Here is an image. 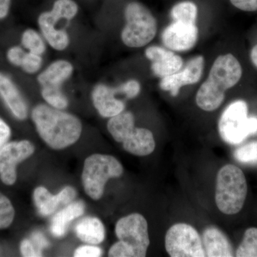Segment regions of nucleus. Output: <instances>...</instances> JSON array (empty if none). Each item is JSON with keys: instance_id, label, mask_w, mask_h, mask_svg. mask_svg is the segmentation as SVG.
Here are the masks:
<instances>
[{"instance_id": "423d86ee", "label": "nucleus", "mask_w": 257, "mask_h": 257, "mask_svg": "<svg viewBox=\"0 0 257 257\" xmlns=\"http://www.w3.org/2000/svg\"><path fill=\"white\" fill-rule=\"evenodd\" d=\"M125 25L121 40L126 47L140 48L154 40L157 32L156 19L145 5L131 2L124 10Z\"/></svg>"}, {"instance_id": "4468645a", "label": "nucleus", "mask_w": 257, "mask_h": 257, "mask_svg": "<svg viewBox=\"0 0 257 257\" xmlns=\"http://www.w3.org/2000/svg\"><path fill=\"white\" fill-rule=\"evenodd\" d=\"M77 192L73 187H64L56 195L51 194L45 187H39L33 193V200L39 213L42 216L53 214L60 205H67L73 202Z\"/></svg>"}, {"instance_id": "ddd939ff", "label": "nucleus", "mask_w": 257, "mask_h": 257, "mask_svg": "<svg viewBox=\"0 0 257 257\" xmlns=\"http://www.w3.org/2000/svg\"><path fill=\"white\" fill-rule=\"evenodd\" d=\"M145 56L151 61L152 72L157 77L163 78L181 70L183 60L173 51L159 46H150L145 50Z\"/></svg>"}, {"instance_id": "6ab92c4d", "label": "nucleus", "mask_w": 257, "mask_h": 257, "mask_svg": "<svg viewBox=\"0 0 257 257\" xmlns=\"http://www.w3.org/2000/svg\"><path fill=\"white\" fill-rule=\"evenodd\" d=\"M202 242L206 256L231 257L234 256V250L227 236L214 226L204 230Z\"/></svg>"}, {"instance_id": "393cba45", "label": "nucleus", "mask_w": 257, "mask_h": 257, "mask_svg": "<svg viewBox=\"0 0 257 257\" xmlns=\"http://www.w3.org/2000/svg\"><path fill=\"white\" fill-rule=\"evenodd\" d=\"M235 256L257 257V228L251 227L246 230Z\"/></svg>"}, {"instance_id": "7c9ffc66", "label": "nucleus", "mask_w": 257, "mask_h": 257, "mask_svg": "<svg viewBox=\"0 0 257 257\" xmlns=\"http://www.w3.org/2000/svg\"><path fill=\"white\" fill-rule=\"evenodd\" d=\"M26 52L24 50L23 47L20 46H14L10 47L7 52V58L10 64L15 67H21L24 57H25Z\"/></svg>"}, {"instance_id": "f257e3e1", "label": "nucleus", "mask_w": 257, "mask_h": 257, "mask_svg": "<svg viewBox=\"0 0 257 257\" xmlns=\"http://www.w3.org/2000/svg\"><path fill=\"white\" fill-rule=\"evenodd\" d=\"M31 116L40 138L54 150L67 148L80 138L82 123L73 114L40 104L32 109Z\"/></svg>"}, {"instance_id": "20e7f679", "label": "nucleus", "mask_w": 257, "mask_h": 257, "mask_svg": "<svg viewBox=\"0 0 257 257\" xmlns=\"http://www.w3.org/2000/svg\"><path fill=\"white\" fill-rule=\"evenodd\" d=\"M107 130L115 141L122 143L124 150L132 155L145 157L155 151L153 134L148 128L135 127V116L130 111L109 118Z\"/></svg>"}, {"instance_id": "c85d7f7f", "label": "nucleus", "mask_w": 257, "mask_h": 257, "mask_svg": "<svg viewBox=\"0 0 257 257\" xmlns=\"http://www.w3.org/2000/svg\"><path fill=\"white\" fill-rule=\"evenodd\" d=\"M43 64L42 55L28 52L24 57L21 68L24 72L30 74L37 73L42 68Z\"/></svg>"}, {"instance_id": "9d476101", "label": "nucleus", "mask_w": 257, "mask_h": 257, "mask_svg": "<svg viewBox=\"0 0 257 257\" xmlns=\"http://www.w3.org/2000/svg\"><path fill=\"white\" fill-rule=\"evenodd\" d=\"M35 148L28 140L8 143L0 150V179L8 186L16 182L17 167L32 156Z\"/></svg>"}, {"instance_id": "2f4dec72", "label": "nucleus", "mask_w": 257, "mask_h": 257, "mask_svg": "<svg viewBox=\"0 0 257 257\" xmlns=\"http://www.w3.org/2000/svg\"><path fill=\"white\" fill-rule=\"evenodd\" d=\"M102 254V250L98 246H79L74 251L75 257H99Z\"/></svg>"}, {"instance_id": "1a4fd4ad", "label": "nucleus", "mask_w": 257, "mask_h": 257, "mask_svg": "<svg viewBox=\"0 0 257 257\" xmlns=\"http://www.w3.org/2000/svg\"><path fill=\"white\" fill-rule=\"evenodd\" d=\"M165 248L171 257H204L202 239L190 224L178 223L165 235Z\"/></svg>"}, {"instance_id": "473e14b6", "label": "nucleus", "mask_w": 257, "mask_h": 257, "mask_svg": "<svg viewBox=\"0 0 257 257\" xmlns=\"http://www.w3.org/2000/svg\"><path fill=\"white\" fill-rule=\"evenodd\" d=\"M20 252L23 256H42V253L35 248L30 239H25L20 243Z\"/></svg>"}, {"instance_id": "cd10ccee", "label": "nucleus", "mask_w": 257, "mask_h": 257, "mask_svg": "<svg viewBox=\"0 0 257 257\" xmlns=\"http://www.w3.org/2000/svg\"><path fill=\"white\" fill-rule=\"evenodd\" d=\"M15 216V208L11 201L0 192V229H7L11 226Z\"/></svg>"}, {"instance_id": "a878e982", "label": "nucleus", "mask_w": 257, "mask_h": 257, "mask_svg": "<svg viewBox=\"0 0 257 257\" xmlns=\"http://www.w3.org/2000/svg\"><path fill=\"white\" fill-rule=\"evenodd\" d=\"M41 94L47 104L55 109L63 110L68 106V99L61 88L42 87Z\"/></svg>"}, {"instance_id": "f8f14e48", "label": "nucleus", "mask_w": 257, "mask_h": 257, "mask_svg": "<svg viewBox=\"0 0 257 257\" xmlns=\"http://www.w3.org/2000/svg\"><path fill=\"white\" fill-rule=\"evenodd\" d=\"M204 57L196 56L187 62L183 70L176 72L161 79L160 87L162 90L170 92L171 95H178L181 88L197 84L202 77L204 69Z\"/></svg>"}, {"instance_id": "0eeeda50", "label": "nucleus", "mask_w": 257, "mask_h": 257, "mask_svg": "<svg viewBox=\"0 0 257 257\" xmlns=\"http://www.w3.org/2000/svg\"><path fill=\"white\" fill-rule=\"evenodd\" d=\"M124 172L122 165L110 155H92L84 161L82 184L84 192L94 200L104 194V187L109 179L121 177Z\"/></svg>"}, {"instance_id": "6e6552de", "label": "nucleus", "mask_w": 257, "mask_h": 257, "mask_svg": "<svg viewBox=\"0 0 257 257\" xmlns=\"http://www.w3.org/2000/svg\"><path fill=\"white\" fill-rule=\"evenodd\" d=\"M218 130L225 143L239 145L248 137L257 133V117L248 116L246 101H233L221 114Z\"/></svg>"}, {"instance_id": "a211bd4d", "label": "nucleus", "mask_w": 257, "mask_h": 257, "mask_svg": "<svg viewBox=\"0 0 257 257\" xmlns=\"http://www.w3.org/2000/svg\"><path fill=\"white\" fill-rule=\"evenodd\" d=\"M73 72V65L68 60H55L39 74L37 82L41 87L61 88Z\"/></svg>"}, {"instance_id": "39448f33", "label": "nucleus", "mask_w": 257, "mask_h": 257, "mask_svg": "<svg viewBox=\"0 0 257 257\" xmlns=\"http://www.w3.org/2000/svg\"><path fill=\"white\" fill-rule=\"evenodd\" d=\"M247 194L246 177L241 169L233 165L224 166L216 177L215 201L221 212L236 214L241 210Z\"/></svg>"}, {"instance_id": "f704fd0d", "label": "nucleus", "mask_w": 257, "mask_h": 257, "mask_svg": "<svg viewBox=\"0 0 257 257\" xmlns=\"http://www.w3.org/2000/svg\"><path fill=\"white\" fill-rule=\"evenodd\" d=\"M30 239L33 243L34 246H35V248L40 252H42L44 248L49 246V241L40 231H35V232L32 233Z\"/></svg>"}, {"instance_id": "7ed1b4c3", "label": "nucleus", "mask_w": 257, "mask_h": 257, "mask_svg": "<svg viewBox=\"0 0 257 257\" xmlns=\"http://www.w3.org/2000/svg\"><path fill=\"white\" fill-rule=\"evenodd\" d=\"M119 241L109 251L110 257H145L150 246L148 224L146 219L138 213L119 219L115 226Z\"/></svg>"}, {"instance_id": "2eb2a0df", "label": "nucleus", "mask_w": 257, "mask_h": 257, "mask_svg": "<svg viewBox=\"0 0 257 257\" xmlns=\"http://www.w3.org/2000/svg\"><path fill=\"white\" fill-rule=\"evenodd\" d=\"M116 88L103 83L96 84L92 91L93 104L102 117L111 118L124 111L125 104L115 96Z\"/></svg>"}, {"instance_id": "c756f323", "label": "nucleus", "mask_w": 257, "mask_h": 257, "mask_svg": "<svg viewBox=\"0 0 257 257\" xmlns=\"http://www.w3.org/2000/svg\"><path fill=\"white\" fill-rule=\"evenodd\" d=\"M115 88L117 94H123L127 99L137 97L141 91L140 83L136 79H130Z\"/></svg>"}, {"instance_id": "c9c22d12", "label": "nucleus", "mask_w": 257, "mask_h": 257, "mask_svg": "<svg viewBox=\"0 0 257 257\" xmlns=\"http://www.w3.org/2000/svg\"><path fill=\"white\" fill-rule=\"evenodd\" d=\"M11 128L0 117V150L9 141L11 137Z\"/></svg>"}, {"instance_id": "f3484780", "label": "nucleus", "mask_w": 257, "mask_h": 257, "mask_svg": "<svg viewBox=\"0 0 257 257\" xmlns=\"http://www.w3.org/2000/svg\"><path fill=\"white\" fill-rule=\"evenodd\" d=\"M0 96L15 118L25 120L28 117V106L26 101L12 79L2 72H0Z\"/></svg>"}, {"instance_id": "dca6fc26", "label": "nucleus", "mask_w": 257, "mask_h": 257, "mask_svg": "<svg viewBox=\"0 0 257 257\" xmlns=\"http://www.w3.org/2000/svg\"><path fill=\"white\" fill-rule=\"evenodd\" d=\"M59 20L50 12H44L37 19L39 29L47 43L56 51L67 50L70 44V37L67 30L57 28Z\"/></svg>"}, {"instance_id": "aec40b11", "label": "nucleus", "mask_w": 257, "mask_h": 257, "mask_svg": "<svg viewBox=\"0 0 257 257\" xmlns=\"http://www.w3.org/2000/svg\"><path fill=\"white\" fill-rule=\"evenodd\" d=\"M84 208L85 206L82 201L67 204V207L54 216L51 222V233L56 237L64 236L67 233L69 224L84 214Z\"/></svg>"}, {"instance_id": "b1692460", "label": "nucleus", "mask_w": 257, "mask_h": 257, "mask_svg": "<svg viewBox=\"0 0 257 257\" xmlns=\"http://www.w3.org/2000/svg\"><path fill=\"white\" fill-rule=\"evenodd\" d=\"M50 12L60 21H70L78 14L79 7L73 0H56Z\"/></svg>"}, {"instance_id": "412c9836", "label": "nucleus", "mask_w": 257, "mask_h": 257, "mask_svg": "<svg viewBox=\"0 0 257 257\" xmlns=\"http://www.w3.org/2000/svg\"><path fill=\"white\" fill-rule=\"evenodd\" d=\"M74 229L79 239L90 244H99L105 238L104 225L98 218H84L77 223Z\"/></svg>"}, {"instance_id": "f03ea898", "label": "nucleus", "mask_w": 257, "mask_h": 257, "mask_svg": "<svg viewBox=\"0 0 257 257\" xmlns=\"http://www.w3.org/2000/svg\"><path fill=\"white\" fill-rule=\"evenodd\" d=\"M241 76L242 67L234 55L219 56L211 66L207 80L197 91V106L204 111H215L224 101L226 91L234 87Z\"/></svg>"}, {"instance_id": "5701e85b", "label": "nucleus", "mask_w": 257, "mask_h": 257, "mask_svg": "<svg viewBox=\"0 0 257 257\" xmlns=\"http://www.w3.org/2000/svg\"><path fill=\"white\" fill-rule=\"evenodd\" d=\"M21 43L28 52L42 55L46 52V41L40 32L34 29H27L21 37Z\"/></svg>"}, {"instance_id": "e433bc0d", "label": "nucleus", "mask_w": 257, "mask_h": 257, "mask_svg": "<svg viewBox=\"0 0 257 257\" xmlns=\"http://www.w3.org/2000/svg\"><path fill=\"white\" fill-rule=\"evenodd\" d=\"M11 0H0V20H3L9 14Z\"/></svg>"}, {"instance_id": "72a5a7b5", "label": "nucleus", "mask_w": 257, "mask_h": 257, "mask_svg": "<svg viewBox=\"0 0 257 257\" xmlns=\"http://www.w3.org/2000/svg\"><path fill=\"white\" fill-rule=\"evenodd\" d=\"M238 10L243 12L257 11V0H229Z\"/></svg>"}, {"instance_id": "4c0bfd02", "label": "nucleus", "mask_w": 257, "mask_h": 257, "mask_svg": "<svg viewBox=\"0 0 257 257\" xmlns=\"http://www.w3.org/2000/svg\"><path fill=\"white\" fill-rule=\"evenodd\" d=\"M250 58L253 65L257 68V45L251 49V53H250Z\"/></svg>"}, {"instance_id": "4be33fe9", "label": "nucleus", "mask_w": 257, "mask_h": 257, "mask_svg": "<svg viewBox=\"0 0 257 257\" xmlns=\"http://www.w3.org/2000/svg\"><path fill=\"white\" fill-rule=\"evenodd\" d=\"M170 15L173 21L196 24L198 15L197 6L191 1L181 2L172 8Z\"/></svg>"}, {"instance_id": "9b49d317", "label": "nucleus", "mask_w": 257, "mask_h": 257, "mask_svg": "<svg viewBox=\"0 0 257 257\" xmlns=\"http://www.w3.org/2000/svg\"><path fill=\"white\" fill-rule=\"evenodd\" d=\"M199 30L196 24L173 21L164 30L162 41L168 50L185 52L192 50L197 44Z\"/></svg>"}, {"instance_id": "bb28decb", "label": "nucleus", "mask_w": 257, "mask_h": 257, "mask_svg": "<svg viewBox=\"0 0 257 257\" xmlns=\"http://www.w3.org/2000/svg\"><path fill=\"white\" fill-rule=\"evenodd\" d=\"M235 160L246 165L257 164V141L246 144L235 150Z\"/></svg>"}]
</instances>
